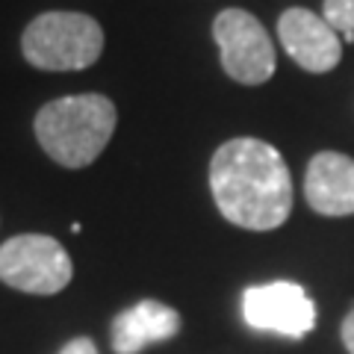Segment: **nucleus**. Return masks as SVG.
Wrapping results in <instances>:
<instances>
[{"label": "nucleus", "mask_w": 354, "mask_h": 354, "mask_svg": "<svg viewBox=\"0 0 354 354\" xmlns=\"http://www.w3.org/2000/svg\"><path fill=\"white\" fill-rule=\"evenodd\" d=\"M213 39L218 44L221 68L242 86H263L272 80L278 59L274 41L257 15L245 9H221L213 21Z\"/></svg>", "instance_id": "nucleus-5"}, {"label": "nucleus", "mask_w": 354, "mask_h": 354, "mask_svg": "<svg viewBox=\"0 0 354 354\" xmlns=\"http://www.w3.org/2000/svg\"><path fill=\"white\" fill-rule=\"evenodd\" d=\"M209 192L230 225L274 230L292 213V174L283 153L263 139L236 136L209 160Z\"/></svg>", "instance_id": "nucleus-1"}, {"label": "nucleus", "mask_w": 354, "mask_h": 354, "mask_svg": "<svg viewBox=\"0 0 354 354\" xmlns=\"http://www.w3.org/2000/svg\"><path fill=\"white\" fill-rule=\"evenodd\" d=\"M21 53L39 71H83L104 53V27L83 12H41L21 36Z\"/></svg>", "instance_id": "nucleus-3"}, {"label": "nucleus", "mask_w": 354, "mask_h": 354, "mask_svg": "<svg viewBox=\"0 0 354 354\" xmlns=\"http://www.w3.org/2000/svg\"><path fill=\"white\" fill-rule=\"evenodd\" d=\"M242 316L254 330L301 339L316 328V304L301 283L272 281L242 292Z\"/></svg>", "instance_id": "nucleus-6"}, {"label": "nucleus", "mask_w": 354, "mask_h": 354, "mask_svg": "<svg viewBox=\"0 0 354 354\" xmlns=\"http://www.w3.org/2000/svg\"><path fill=\"white\" fill-rule=\"evenodd\" d=\"M322 18L348 44H354V0H325L322 3Z\"/></svg>", "instance_id": "nucleus-10"}, {"label": "nucleus", "mask_w": 354, "mask_h": 354, "mask_svg": "<svg viewBox=\"0 0 354 354\" xmlns=\"http://www.w3.org/2000/svg\"><path fill=\"white\" fill-rule=\"evenodd\" d=\"M74 278L62 242L44 234H18L0 245V281L27 295H57Z\"/></svg>", "instance_id": "nucleus-4"}, {"label": "nucleus", "mask_w": 354, "mask_h": 354, "mask_svg": "<svg viewBox=\"0 0 354 354\" xmlns=\"http://www.w3.org/2000/svg\"><path fill=\"white\" fill-rule=\"evenodd\" d=\"M59 354H101V351H97V346L88 337H74L59 348Z\"/></svg>", "instance_id": "nucleus-11"}, {"label": "nucleus", "mask_w": 354, "mask_h": 354, "mask_svg": "<svg viewBox=\"0 0 354 354\" xmlns=\"http://www.w3.org/2000/svg\"><path fill=\"white\" fill-rule=\"evenodd\" d=\"M183 319L174 307L157 301V298H145V301L133 304L113 319L109 325V339H113L115 354H139L153 342L174 339L180 334Z\"/></svg>", "instance_id": "nucleus-9"}, {"label": "nucleus", "mask_w": 354, "mask_h": 354, "mask_svg": "<svg viewBox=\"0 0 354 354\" xmlns=\"http://www.w3.org/2000/svg\"><path fill=\"white\" fill-rule=\"evenodd\" d=\"M304 198L319 216H354V157L339 151H319L307 165Z\"/></svg>", "instance_id": "nucleus-8"}, {"label": "nucleus", "mask_w": 354, "mask_h": 354, "mask_svg": "<svg viewBox=\"0 0 354 354\" xmlns=\"http://www.w3.org/2000/svg\"><path fill=\"white\" fill-rule=\"evenodd\" d=\"M115 104L106 95L86 92L44 104L36 113L41 151L65 169H86L104 153L115 133Z\"/></svg>", "instance_id": "nucleus-2"}, {"label": "nucleus", "mask_w": 354, "mask_h": 354, "mask_svg": "<svg viewBox=\"0 0 354 354\" xmlns=\"http://www.w3.org/2000/svg\"><path fill=\"white\" fill-rule=\"evenodd\" d=\"M339 334H342V342H346V351H348V354H354V307L348 310V316L342 319Z\"/></svg>", "instance_id": "nucleus-12"}, {"label": "nucleus", "mask_w": 354, "mask_h": 354, "mask_svg": "<svg viewBox=\"0 0 354 354\" xmlns=\"http://www.w3.org/2000/svg\"><path fill=\"white\" fill-rule=\"evenodd\" d=\"M278 39L298 68L310 74L334 71L342 59V36L322 15L292 6L278 18Z\"/></svg>", "instance_id": "nucleus-7"}]
</instances>
